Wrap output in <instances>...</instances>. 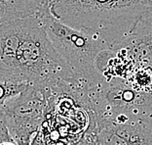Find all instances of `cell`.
I'll use <instances>...</instances> for the list:
<instances>
[{
  "mask_svg": "<svg viewBox=\"0 0 152 145\" xmlns=\"http://www.w3.org/2000/svg\"><path fill=\"white\" fill-rule=\"evenodd\" d=\"M143 122L146 124V125H148L149 126L151 129H152V112L149 114V115H148L145 119L143 120Z\"/></svg>",
  "mask_w": 152,
  "mask_h": 145,
  "instance_id": "cell-11",
  "label": "cell"
},
{
  "mask_svg": "<svg viewBox=\"0 0 152 145\" xmlns=\"http://www.w3.org/2000/svg\"><path fill=\"white\" fill-rule=\"evenodd\" d=\"M37 17L48 38L58 55L65 61L76 78L95 84L103 78L96 69L99 54L108 47L93 34L73 29L57 20L50 12V6H44Z\"/></svg>",
  "mask_w": 152,
  "mask_h": 145,
  "instance_id": "cell-3",
  "label": "cell"
},
{
  "mask_svg": "<svg viewBox=\"0 0 152 145\" xmlns=\"http://www.w3.org/2000/svg\"><path fill=\"white\" fill-rule=\"evenodd\" d=\"M107 50L122 52L137 68L152 67V8L143 13L125 38Z\"/></svg>",
  "mask_w": 152,
  "mask_h": 145,
  "instance_id": "cell-6",
  "label": "cell"
},
{
  "mask_svg": "<svg viewBox=\"0 0 152 145\" xmlns=\"http://www.w3.org/2000/svg\"><path fill=\"white\" fill-rule=\"evenodd\" d=\"M98 145H152V129L143 121H96Z\"/></svg>",
  "mask_w": 152,
  "mask_h": 145,
  "instance_id": "cell-5",
  "label": "cell"
},
{
  "mask_svg": "<svg viewBox=\"0 0 152 145\" xmlns=\"http://www.w3.org/2000/svg\"><path fill=\"white\" fill-rule=\"evenodd\" d=\"M53 0H0V24L37 16Z\"/></svg>",
  "mask_w": 152,
  "mask_h": 145,
  "instance_id": "cell-8",
  "label": "cell"
},
{
  "mask_svg": "<svg viewBox=\"0 0 152 145\" xmlns=\"http://www.w3.org/2000/svg\"><path fill=\"white\" fill-rule=\"evenodd\" d=\"M30 86L23 78L13 74L0 72V107Z\"/></svg>",
  "mask_w": 152,
  "mask_h": 145,
  "instance_id": "cell-9",
  "label": "cell"
},
{
  "mask_svg": "<svg viewBox=\"0 0 152 145\" xmlns=\"http://www.w3.org/2000/svg\"><path fill=\"white\" fill-rule=\"evenodd\" d=\"M15 75L43 91L53 90L75 77L54 48L37 16L23 36L17 53Z\"/></svg>",
  "mask_w": 152,
  "mask_h": 145,
  "instance_id": "cell-2",
  "label": "cell"
},
{
  "mask_svg": "<svg viewBox=\"0 0 152 145\" xmlns=\"http://www.w3.org/2000/svg\"><path fill=\"white\" fill-rule=\"evenodd\" d=\"M152 8V0H53L50 12L73 29L99 37L110 49Z\"/></svg>",
  "mask_w": 152,
  "mask_h": 145,
  "instance_id": "cell-1",
  "label": "cell"
},
{
  "mask_svg": "<svg viewBox=\"0 0 152 145\" xmlns=\"http://www.w3.org/2000/svg\"><path fill=\"white\" fill-rule=\"evenodd\" d=\"M35 16L0 24V72L15 75L16 57L23 36Z\"/></svg>",
  "mask_w": 152,
  "mask_h": 145,
  "instance_id": "cell-7",
  "label": "cell"
},
{
  "mask_svg": "<svg viewBox=\"0 0 152 145\" xmlns=\"http://www.w3.org/2000/svg\"><path fill=\"white\" fill-rule=\"evenodd\" d=\"M5 142H13L6 125V116L4 106L0 107V145Z\"/></svg>",
  "mask_w": 152,
  "mask_h": 145,
  "instance_id": "cell-10",
  "label": "cell"
},
{
  "mask_svg": "<svg viewBox=\"0 0 152 145\" xmlns=\"http://www.w3.org/2000/svg\"><path fill=\"white\" fill-rule=\"evenodd\" d=\"M48 96L46 92L28 86L4 104L6 125L16 145H30L44 120Z\"/></svg>",
  "mask_w": 152,
  "mask_h": 145,
  "instance_id": "cell-4",
  "label": "cell"
},
{
  "mask_svg": "<svg viewBox=\"0 0 152 145\" xmlns=\"http://www.w3.org/2000/svg\"><path fill=\"white\" fill-rule=\"evenodd\" d=\"M1 145H16L14 142H5V143H2Z\"/></svg>",
  "mask_w": 152,
  "mask_h": 145,
  "instance_id": "cell-12",
  "label": "cell"
}]
</instances>
